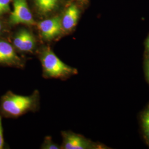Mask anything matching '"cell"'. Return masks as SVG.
Segmentation results:
<instances>
[{
    "label": "cell",
    "mask_w": 149,
    "mask_h": 149,
    "mask_svg": "<svg viewBox=\"0 0 149 149\" xmlns=\"http://www.w3.org/2000/svg\"><path fill=\"white\" fill-rule=\"evenodd\" d=\"M39 98L37 90L29 96L19 95L8 91L1 99L0 113L5 117H20L28 112L37 110Z\"/></svg>",
    "instance_id": "6da1fadb"
},
{
    "label": "cell",
    "mask_w": 149,
    "mask_h": 149,
    "mask_svg": "<svg viewBox=\"0 0 149 149\" xmlns=\"http://www.w3.org/2000/svg\"><path fill=\"white\" fill-rule=\"evenodd\" d=\"M39 58L43 77L46 79L66 80L78 73L77 70L61 61L50 47L42 48L39 52Z\"/></svg>",
    "instance_id": "7a4b0ae2"
},
{
    "label": "cell",
    "mask_w": 149,
    "mask_h": 149,
    "mask_svg": "<svg viewBox=\"0 0 149 149\" xmlns=\"http://www.w3.org/2000/svg\"><path fill=\"white\" fill-rule=\"evenodd\" d=\"M13 8L9 17L10 24L35 25L36 21L28 6L27 0H13Z\"/></svg>",
    "instance_id": "3957f363"
},
{
    "label": "cell",
    "mask_w": 149,
    "mask_h": 149,
    "mask_svg": "<svg viewBox=\"0 0 149 149\" xmlns=\"http://www.w3.org/2000/svg\"><path fill=\"white\" fill-rule=\"evenodd\" d=\"M38 28L41 37L45 41L50 42L64 32L61 24V17L57 16L39 22Z\"/></svg>",
    "instance_id": "277c9868"
},
{
    "label": "cell",
    "mask_w": 149,
    "mask_h": 149,
    "mask_svg": "<svg viewBox=\"0 0 149 149\" xmlns=\"http://www.w3.org/2000/svg\"><path fill=\"white\" fill-rule=\"evenodd\" d=\"M25 62L16 53L14 46L8 42L0 39V65L23 68Z\"/></svg>",
    "instance_id": "5b68a950"
},
{
    "label": "cell",
    "mask_w": 149,
    "mask_h": 149,
    "mask_svg": "<svg viewBox=\"0 0 149 149\" xmlns=\"http://www.w3.org/2000/svg\"><path fill=\"white\" fill-rule=\"evenodd\" d=\"M63 143L61 149H96L97 146L89 140L78 134L71 131L61 132Z\"/></svg>",
    "instance_id": "8992f818"
},
{
    "label": "cell",
    "mask_w": 149,
    "mask_h": 149,
    "mask_svg": "<svg viewBox=\"0 0 149 149\" xmlns=\"http://www.w3.org/2000/svg\"><path fill=\"white\" fill-rule=\"evenodd\" d=\"M15 48L22 52L32 53L36 47V39L33 34L26 28L17 32L13 39Z\"/></svg>",
    "instance_id": "52a82bcc"
},
{
    "label": "cell",
    "mask_w": 149,
    "mask_h": 149,
    "mask_svg": "<svg viewBox=\"0 0 149 149\" xmlns=\"http://www.w3.org/2000/svg\"><path fill=\"white\" fill-rule=\"evenodd\" d=\"M80 15L79 8L74 4H71L67 8L61 17V24L64 32H69L73 30L77 24Z\"/></svg>",
    "instance_id": "ba28073f"
},
{
    "label": "cell",
    "mask_w": 149,
    "mask_h": 149,
    "mask_svg": "<svg viewBox=\"0 0 149 149\" xmlns=\"http://www.w3.org/2000/svg\"><path fill=\"white\" fill-rule=\"evenodd\" d=\"M61 0H34L38 12L47 16L55 11L59 7Z\"/></svg>",
    "instance_id": "9c48e42d"
},
{
    "label": "cell",
    "mask_w": 149,
    "mask_h": 149,
    "mask_svg": "<svg viewBox=\"0 0 149 149\" xmlns=\"http://www.w3.org/2000/svg\"><path fill=\"white\" fill-rule=\"evenodd\" d=\"M141 120L145 136L149 144V107L142 115Z\"/></svg>",
    "instance_id": "30bf717a"
},
{
    "label": "cell",
    "mask_w": 149,
    "mask_h": 149,
    "mask_svg": "<svg viewBox=\"0 0 149 149\" xmlns=\"http://www.w3.org/2000/svg\"><path fill=\"white\" fill-rule=\"evenodd\" d=\"M42 149H61L60 146L55 143L51 136H46L41 146Z\"/></svg>",
    "instance_id": "8fae6325"
},
{
    "label": "cell",
    "mask_w": 149,
    "mask_h": 149,
    "mask_svg": "<svg viewBox=\"0 0 149 149\" xmlns=\"http://www.w3.org/2000/svg\"><path fill=\"white\" fill-rule=\"evenodd\" d=\"M12 0H0V16L10 11V3Z\"/></svg>",
    "instance_id": "7c38bea8"
},
{
    "label": "cell",
    "mask_w": 149,
    "mask_h": 149,
    "mask_svg": "<svg viewBox=\"0 0 149 149\" xmlns=\"http://www.w3.org/2000/svg\"><path fill=\"white\" fill-rule=\"evenodd\" d=\"M4 138L3 133V127L2 123V115L0 113V149H3L4 146Z\"/></svg>",
    "instance_id": "4fadbf2b"
},
{
    "label": "cell",
    "mask_w": 149,
    "mask_h": 149,
    "mask_svg": "<svg viewBox=\"0 0 149 149\" xmlns=\"http://www.w3.org/2000/svg\"><path fill=\"white\" fill-rule=\"evenodd\" d=\"M4 29H5L4 25H3V23H2V22L0 20V34H2L3 32Z\"/></svg>",
    "instance_id": "5bb4252c"
},
{
    "label": "cell",
    "mask_w": 149,
    "mask_h": 149,
    "mask_svg": "<svg viewBox=\"0 0 149 149\" xmlns=\"http://www.w3.org/2000/svg\"><path fill=\"white\" fill-rule=\"evenodd\" d=\"M146 71H147L148 76L149 79V58L148 59V60L146 61Z\"/></svg>",
    "instance_id": "9a60e30c"
},
{
    "label": "cell",
    "mask_w": 149,
    "mask_h": 149,
    "mask_svg": "<svg viewBox=\"0 0 149 149\" xmlns=\"http://www.w3.org/2000/svg\"><path fill=\"white\" fill-rule=\"evenodd\" d=\"M148 45H149V37L148 38V39L146 40V46H148Z\"/></svg>",
    "instance_id": "2e32d148"
},
{
    "label": "cell",
    "mask_w": 149,
    "mask_h": 149,
    "mask_svg": "<svg viewBox=\"0 0 149 149\" xmlns=\"http://www.w3.org/2000/svg\"><path fill=\"white\" fill-rule=\"evenodd\" d=\"M146 48H147V49H148V50L149 52V45H148V46H146Z\"/></svg>",
    "instance_id": "e0dca14e"
},
{
    "label": "cell",
    "mask_w": 149,
    "mask_h": 149,
    "mask_svg": "<svg viewBox=\"0 0 149 149\" xmlns=\"http://www.w3.org/2000/svg\"><path fill=\"white\" fill-rule=\"evenodd\" d=\"M80 1H82V2H84V1H85L86 0H79Z\"/></svg>",
    "instance_id": "ac0fdd59"
}]
</instances>
